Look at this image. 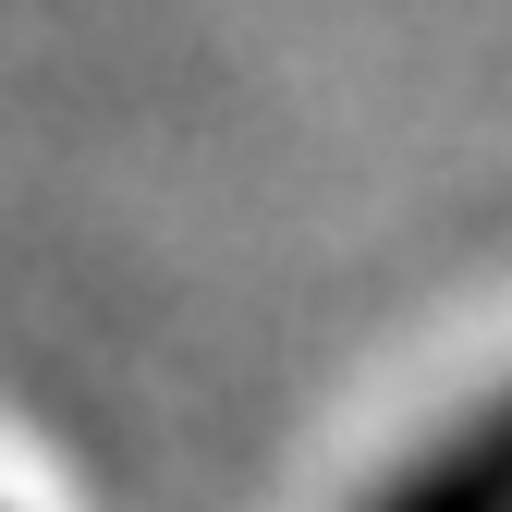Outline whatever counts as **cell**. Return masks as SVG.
<instances>
[{
  "instance_id": "6da1fadb",
  "label": "cell",
  "mask_w": 512,
  "mask_h": 512,
  "mask_svg": "<svg viewBox=\"0 0 512 512\" xmlns=\"http://www.w3.org/2000/svg\"><path fill=\"white\" fill-rule=\"evenodd\" d=\"M366 512H512V391L476 403L452 439H427Z\"/></svg>"
}]
</instances>
